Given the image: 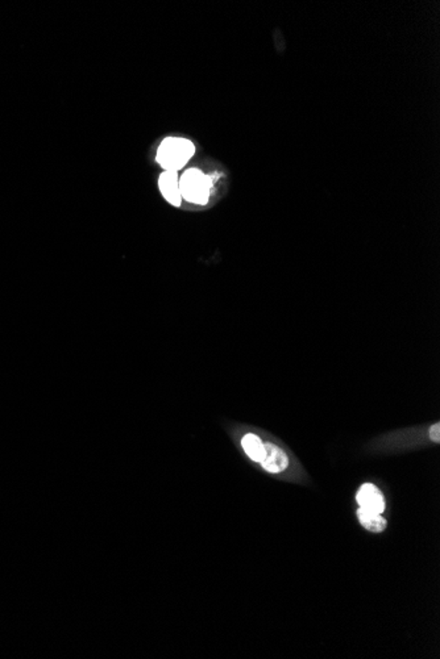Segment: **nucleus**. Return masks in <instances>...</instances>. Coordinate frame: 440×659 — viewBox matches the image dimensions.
<instances>
[{"instance_id":"nucleus-4","label":"nucleus","mask_w":440,"mask_h":659,"mask_svg":"<svg viewBox=\"0 0 440 659\" xmlns=\"http://www.w3.org/2000/svg\"><path fill=\"white\" fill-rule=\"evenodd\" d=\"M265 457L261 461V466L266 471L278 474L285 471L289 466V458L287 453L275 443H264Z\"/></svg>"},{"instance_id":"nucleus-2","label":"nucleus","mask_w":440,"mask_h":659,"mask_svg":"<svg viewBox=\"0 0 440 659\" xmlns=\"http://www.w3.org/2000/svg\"><path fill=\"white\" fill-rule=\"evenodd\" d=\"M179 193L188 203L205 206L209 202L211 179L197 169H190L179 178Z\"/></svg>"},{"instance_id":"nucleus-8","label":"nucleus","mask_w":440,"mask_h":659,"mask_svg":"<svg viewBox=\"0 0 440 659\" xmlns=\"http://www.w3.org/2000/svg\"><path fill=\"white\" fill-rule=\"evenodd\" d=\"M429 438L434 441V443H440V424L436 422L434 424L431 428H429Z\"/></svg>"},{"instance_id":"nucleus-7","label":"nucleus","mask_w":440,"mask_h":659,"mask_svg":"<svg viewBox=\"0 0 440 659\" xmlns=\"http://www.w3.org/2000/svg\"><path fill=\"white\" fill-rule=\"evenodd\" d=\"M357 516L365 529L373 532V533H381L385 530L386 520L381 516V513H377L369 509L360 508L357 511Z\"/></svg>"},{"instance_id":"nucleus-1","label":"nucleus","mask_w":440,"mask_h":659,"mask_svg":"<svg viewBox=\"0 0 440 659\" xmlns=\"http://www.w3.org/2000/svg\"><path fill=\"white\" fill-rule=\"evenodd\" d=\"M194 145L185 139H166L158 148L157 161L165 172H178L194 154Z\"/></svg>"},{"instance_id":"nucleus-6","label":"nucleus","mask_w":440,"mask_h":659,"mask_svg":"<svg viewBox=\"0 0 440 659\" xmlns=\"http://www.w3.org/2000/svg\"><path fill=\"white\" fill-rule=\"evenodd\" d=\"M242 450L254 461L261 464L265 457V446L261 438L254 433H247L242 438Z\"/></svg>"},{"instance_id":"nucleus-5","label":"nucleus","mask_w":440,"mask_h":659,"mask_svg":"<svg viewBox=\"0 0 440 659\" xmlns=\"http://www.w3.org/2000/svg\"><path fill=\"white\" fill-rule=\"evenodd\" d=\"M158 187L161 194L172 206L179 207L182 203V196L179 193V178L176 172H165L161 174L158 179Z\"/></svg>"},{"instance_id":"nucleus-3","label":"nucleus","mask_w":440,"mask_h":659,"mask_svg":"<svg viewBox=\"0 0 440 659\" xmlns=\"http://www.w3.org/2000/svg\"><path fill=\"white\" fill-rule=\"evenodd\" d=\"M356 500L360 508L369 509L377 513H383L385 511V497L380 488L372 483H365L362 486L356 495Z\"/></svg>"}]
</instances>
